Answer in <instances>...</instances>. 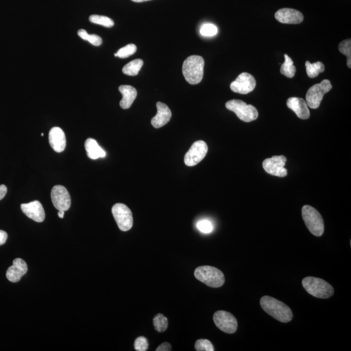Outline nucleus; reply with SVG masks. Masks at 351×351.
<instances>
[{
  "mask_svg": "<svg viewBox=\"0 0 351 351\" xmlns=\"http://www.w3.org/2000/svg\"><path fill=\"white\" fill-rule=\"evenodd\" d=\"M52 203L57 210L66 211L71 206V198L68 190L63 185H56L52 189Z\"/></svg>",
  "mask_w": 351,
  "mask_h": 351,
  "instance_id": "f8f14e48",
  "label": "nucleus"
},
{
  "mask_svg": "<svg viewBox=\"0 0 351 351\" xmlns=\"http://www.w3.org/2000/svg\"><path fill=\"white\" fill-rule=\"evenodd\" d=\"M120 93L123 95V99L120 102V106L124 110H127L132 106L137 96L136 88L131 86H121L119 87Z\"/></svg>",
  "mask_w": 351,
  "mask_h": 351,
  "instance_id": "aec40b11",
  "label": "nucleus"
},
{
  "mask_svg": "<svg viewBox=\"0 0 351 351\" xmlns=\"http://www.w3.org/2000/svg\"><path fill=\"white\" fill-rule=\"evenodd\" d=\"M332 89V84L328 80H324L320 84L311 87L306 93L307 105L311 109H317L323 99L324 95Z\"/></svg>",
  "mask_w": 351,
  "mask_h": 351,
  "instance_id": "0eeeda50",
  "label": "nucleus"
},
{
  "mask_svg": "<svg viewBox=\"0 0 351 351\" xmlns=\"http://www.w3.org/2000/svg\"><path fill=\"white\" fill-rule=\"evenodd\" d=\"M23 212L37 222H42L45 219V211L43 205L39 201H33L28 204H21Z\"/></svg>",
  "mask_w": 351,
  "mask_h": 351,
  "instance_id": "2eb2a0df",
  "label": "nucleus"
},
{
  "mask_svg": "<svg viewBox=\"0 0 351 351\" xmlns=\"http://www.w3.org/2000/svg\"><path fill=\"white\" fill-rule=\"evenodd\" d=\"M153 323L155 329L159 332H165L168 328V324H169L167 318L161 313H158L155 316Z\"/></svg>",
  "mask_w": 351,
  "mask_h": 351,
  "instance_id": "bb28decb",
  "label": "nucleus"
},
{
  "mask_svg": "<svg viewBox=\"0 0 351 351\" xmlns=\"http://www.w3.org/2000/svg\"><path fill=\"white\" fill-rule=\"evenodd\" d=\"M213 321L217 328L222 332L234 333L237 331V320L234 315L226 311H217L213 317Z\"/></svg>",
  "mask_w": 351,
  "mask_h": 351,
  "instance_id": "1a4fd4ad",
  "label": "nucleus"
},
{
  "mask_svg": "<svg viewBox=\"0 0 351 351\" xmlns=\"http://www.w3.org/2000/svg\"><path fill=\"white\" fill-rule=\"evenodd\" d=\"M143 64V61L140 59L133 60L123 67V73L128 76H137L141 71Z\"/></svg>",
  "mask_w": 351,
  "mask_h": 351,
  "instance_id": "4be33fe9",
  "label": "nucleus"
},
{
  "mask_svg": "<svg viewBox=\"0 0 351 351\" xmlns=\"http://www.w3.org/2000/svg\"><path fill=\"white\" fill-rule=\"evenodd\" d=\"M157 115L152 119L151 124L155 128H160L166 125L171 121L172 112L169 107L162 102L156 104Z\"/></svg>",
  "mask_w": 351,
  "mask_h": 351,
  "instance_id": "6ab92c4d",
  "label": "nucleus"
},
{
  "mask_svg": "<svg viewBox=\"0 0 351 351\" xmlns=\"http://www.w3.org/2000/svg\"><path fill=\"white\" fill-rule=\"evenodd\" d=\"M204 60L201 56H191L183 63L182 73L185 80L191 85L201 82L204 76Z\"/></svg>",
  "mask_w": 351,
  "mask_h": 351,
  "instance_id": "f03ea898",
  "label": "nucleus"
},
{
  "mask_svg": "<svg viewBox=\"0 0 351 351\" xmlns=\"http://www.w3.org/2000/svg\"><path fill=\"white\" fill-rule=\"evenodd\" d=\"M306 68L307 75L310 78L317 77L320 73H323L324 71V65L323 63L320 62L314 63L306 62Z\"/></svg>",
  "mask_w": 351,
  "mask_h": 351,
  "instance_id": "b1692460",
  "label": "nucleus"
},
{
  "mask_svg": "<svg viewBox=\"0 0 351 351\" xmlns=\"http://www.w3.org/2000/svg\"><path fill=\"white\" fill-rule=\"evenodd\" d=\"M339 51L346 56L347 58L346 64H347L348 68H351V40L350 39L340 43Z\"/></svg>",
  "mask_w": 351,
  "mask_h": 351,
  "instance_id": "cd10ccee",
  "label": "nucleus"
},
{
  "mask_svg": "<svg viewBox=\"0 0 351 351\" xmlns=\"http://www.w3.org/2000/svg\"><path fill=\"white\" fill-rule=\"evenodd\" d=\"M226 108L236 114L242 121L250 123L258 119V111L254 106L248 105L240 100H232L226 102Z\"/></svg>",
  "mask_w": 351,
  "mask_h": 351,
  "instance_id": "423d86ee",
  "label": "nucleus"
},
{
  "mask_svg": "<svg viewBox=\"0 0 351 351\" xmlns=\"http://www.w3.org/2000/svg\"><path fill=\"white\" fill-rule=\"evenodd\" d=\"M87 156L91 160H97L99 158H104L106 156V152L97 143L95 139H87L85 143Z\"/></svg>",
  "mask_w": 351,
  "mask_h": 351,
  "instance_id": "412c9836",
  "label": "nucleus"
},
{
  "mask_svg": "<svg viewBox=\"0 0 351 351\" xmlns=\"http://www.w3.org/2000/svg\"><path fill=\"white\" fill-rule=\"evenodd\" d=\"M194 274L197 280L213 288L221 287L225 282L222 272L212 266H200L195 269Z\"/></svg>",
  "mask_w": 351,
  "mask_h": 351,
  "instance_id": "20e7f679",
  "label": "nucleus"
},
{
  "mask_svg": "<svg viewBox=\"0 0 351 351\" xmlns=\"http://www.w3.org/2000/svg\"><path fill=\"white\" fill-rule=\"evenodd\" d=\"M136 46L134 44H130V45H126V47L119 50V51L115 54V56L119 57V58L125 59L132 56L133 54L136 53Z\"/></svg>",
  "mask_w": 351,
  "mask_h": 351,
  "instance_id": "c85d7f7f",
  "label": "nucleus"
},
{
  "mask_svg": "<svg viewBox=\"0 0 351 351\" xmlns=\"http://www.w3.org/2000/svg\"><path fill=\"white\" fill-rule=\"evenodd\" d=\"M8 235L5 231L0 230V245H4L8 239Z\"/></svg>",
  "mask_w": 351,
  "mask_h": 351,
  "instance_id": "f704fd0d",
  "label": "nucleus"
},
{
  "mask_svg": "<svg viewBox=\"0 0 351 351\" xmlns=\"http://www.w3.org/2000/svg\"><path fill=\"white\" fill-rule=\"evenodd\" d=\"M287 158L283 156H274L271 158L265 159L263 162V169L266 173L278 177H285L287 175V170L285 165Z\"/></svg>",
  "mask_w": 351,
  "mask_h": 351,
  "instance_id": "9b49d317",
  "label": "nucleus"
},
{
  "mask_svg": "<svg viewBox=\"0 0 351 351\" xmlns=\"http://www.w3.org/2000/svg\"><path fill=\"white\" fill-rule=\"evenodd\" d=\"M200 33L202 36L213 37L217 34L218 28L217 26L212 25V24H204L200 28Z\"/></svg>",
  "mask_w": 351,
  "mask_h": 351,
  "instance_id": "c756f323",
  "label": "nucleus"
},
{
  "mask_svg": "<svg viewBox=\"0 0 351 351\" xmlns=\"http://www.w3.org/2000/svg\"><path fill=\"white\" fill-rule=\"evenodd\" d=\"M302 284L309 295L316 298H328L334 293L332 285L321 278L308 276L303 279Z\"/></svg>",
  "mask_w": 351,
  "mask_h": 351,
  "instance_id": "7ed1b4c3",
  "label": "nucleus"
},
{
  "mask_svg": "<svg viewBox=\"0 0 351 351\" xmlns=\"http://www.w3.org/2000/svg\"><path fill=\"white\" fill-rule=\"evenodd\" d=\"M8 192V188L5 185H0V200L3 199Z\"/></svg>",
  "mask_w": 351,
  "mask_h": 351,
  "instance_id": "c9c22d12",
  "label": "nucleus"
},
{
  "mask_svg": "<svg viewBox=\"0 0 351 351\" xmlns=\"http://www.w3.org/2000/svg\"><path fill=\"white\" fill-rule=\"evenodd\" d=\"M132 1L136 2V3H141V2L151 1V0H132Z\"/></svg>",
  "mask_w": 351,
  "mask_h": 351,
  "instance_id": "4c0bfd02",
  "label": "nucleus"
},
{
  "mask_svg": "<svg viewBox=\"0 0 351 351\" xmlns=\"http://www.w3.org/2000/svg\"><path fill=\"white\" fill-rule=\"evenodd\" d=\"M65 212V211H62V210L59 211V212H58L59 217L61 218V219H63V218L64 217Z\"/></svg>",
  "mask_w": 351,
  "mask_h": 351,
  "instance_id": "e433bc0d",
  "label": "nucleus"
},
{
  "mask_svg": "<svg viewBox=\"0 0 351 351\" xmlns=\"http://www.w3.org/2000/svg\"><path fill=\"white\" fill-rule=\"evenodd\" d=\"M78 36L85 41H88L91 45L99 47L102 44L101 37L97 35H89L86 30L81 29L78 32Z\"/></svg>",
  "mask_w": 351,
  "mask_h": 351,
  "instance_id": "a878e982",
  "label": "nucleus"
},
{
  "mask_svg": "<svg viewBox=\"0 0 351 351\" xmlns=\"http://www.w3.org/2000/svg\"><path fill=\"white\" fill-rule=\"evenodd\" d=\"M44 136V134H43V133H42V134H41V136Z\"/></svg>",
  "mask_w": 351,
  "mask_h": 351,
  "instance_id": "58836bf2",
  "label": "nucleus"
},
{
  "mask_svg": "<svg viewBox=\"0 0 351 351\" xmlns=\"http://www.w3.org/2000/svg\"><path fill=\"white\" fill-rule=\"evenodd\" d=\"M302 216L303 221L311 234L317 237L323 234L324 221L319 211L309 205H305L302 208Z\"/></svg>",
  "mask_w": 351,
  "mask_h": 351,
  "instance_id": "39448f33",
  "label": "nucleus"
},
{
  "mask_svg": "<svg viewBox=\"0 0 351 351\" xmlns=\"http://www.w3.org/2000/svg\"><path fill=\"white\" fill-rule=\"evenodd\" d=\"M172 350V346L171 344L167 343V342H165L163 343L156 348V351H170Z\"/></svg>",
  "mask_w": 351,
  "mask_h": 351,
  "instance_id": "72a5a7b5",
  "label": "nucleus"
},
{
  "mask_svg": "<svg viewBox=\"0 0 351 351\" xmlns=\"http://www.w3.org/2000/svg\"><path fill=\"white\" fill-rule=\"evenodd\" d=\"M286 104L290 110L293 111L299 119L306 120L309 119L310 116L308 106L304 99L291 97L287 99Z\"/></svg>",
  "mask_w": 351,
  "mask_h": 351,
  "instance_id": "a211bd4d",
  "label": "nucleus"
},
{
  "mask_svg": "<svg viewBox=\"0 0 351 351\" xmlns=\"http://www.w3.org/2000/svg\"><path fill=\"white\" fill-rule=\"evenodd\" d=\"M112 213L120 230L123 232H127L132 228L134 224L132 213L125 204H115L112 208Z\"/></svg>",
  "mask_w": 351,
  "mask_h": 351,
  "instance_id": "6e6552de",
  "label": "nucleus"
},
{
  "mask_svg": "<svg viewBox=\"0 0 351 351\" xmlns=\"http://www.w3.org/2000/svg\"><path fill=\"white\" fill-rule=\"evenodd\" d=\"M208 147L203 141H196L192 145L190 149L185 154V164L188 167L197 165L206 157L208 153Z\"/></svg>",
  "mask_w": 351,
  "mask_h": 351,
  "instance_id": "9d476101",
  "label": "nucleus"
},
{
  "mask_svg": "<svg viewBox=\"0 0 351 351\" xmlns=\"http://www.w3.org/2000/svg\"><path fill=\"white\" fill-rule=\"evenodd\" d=\"M274 17L280 23L287 25H298L304 21L301 13L290 8L281 9L275 13Z\"/></svg>",
  "mask_w": 351,
  "mask_h": 351,
  "instance_id": "4468645a",
  "label": "nucleus"
},
{
  "mask_svg": "<svg viewBox=\"0 0 351 351\" xmlns=\"http://www.w3.org/2000/svg\"><path fill=\"white\" fill-rule=\"evenodd\" d=\"M198 230L204 234H210L213 230V224L209 220L203 219L198 221L197 224Z\"/></svg>",
  "mask_w": 351,
  "mask_h": 351,
  "instance_id": "2f4dec72",
  "label": "nucleus"
},
{
  "mask_svg": "<svg viewBox=\"0 0 351 351\" xmlns=\"http://www.w3.org/2000/svg\"><path fill=\"white\" fill-rule=\"evenodd\" d=\"M149 343L145 337L140 336L137 337L135 341L134 347L135 349L137 351H146L148 348Z\"/></svg>",
  "mask_w": 351,
  "mask_h": 351,
  "instance_id": "473e14b6",
  "label": "nucleus"
},
{
  "mask_svg": "<svg viewBox=\"0 0 351 351\" xmlns=\"http://www.w3.org/2000/svg\"><path fill=\"white\" fill-rule=\"evenodd\" d=\"M256 86V80L251 74L243 73L239 74L236 80L230 84L233 92L246 95L254 91Z\"/></svg>",
  "mask_w": 351,
  "mask_h": 351,
  "instance_id": "ddd939ff",
  "label": "nucleus"
},
{
  "mask_svg": "<svg viewBox=\"0 0 351 351\" xmlns=\"http://www.w3.org/2000/svg\"><path fill=\"white\" fill-rule=\"evenodd\" d=\"M89 21L95 25H101L106 28H112L114 26V22L112 19L108 17L100 16V15H93L89 17Z\"/></svg>",
  "mask_w": 351,
  "mask_h": 351,
  "instance_id": "393cba45",
  "label": "nucleus"
},
{
  "mask_svg": "<svg viewBox=\"0 0 351 351\" xmlns=\"http://www.w3.org/2000/svg\"><path fill=\"white\" fill-rule=\"evenodd\" d=\"M27 272L28 265L26 261L21 258H16L13 261V265L7 271L6 277L10 282H18Z\"/></svg>",
  "mask_w": 351,
  "mask_h": 351,
  "instance_id": "dca6fc26",
  "label": "nucleus"
},
{
  "mask_svg": "<svg viewBox=\"0 0 351 351\" xmlns=\"http://www.w3.org/2000/svg\"><path fill=\"white\" fill-rule=\"evenodd\" d=\"M259 303L266 313L278 321L285 323L293 319V312L289 307L272 296H263Z\"/></svg>",
  "mask_w": 351,
  "mask_h": 351,
  "instance_id": "f257e3e1",
  "label": "nucleus"
},
{
  "mask_svg": "<svg viewBox=\"0 0 351 351\" xmlns=\"http://www.w3.org/2000/svg\"><path fill=\"white\" fill-rule=\"evenodd\" d=\"M284 58L285 62L281 66L280 73L287 78H293L296 73V68L294 66L293 60L287 54H285Z\"/></svg>",
  "mask_w": 351,
  "mask_h": 351,
  "instance_id": "5701e85b",
  "label": "nucleus"
},
{
  "mask_svg": "<svg viewBox=\"0 0 351 351\" xmlns=\"http://www.w3.org/2000/svg\"><path fill=\"white\" fill-rule=\"evenodd\" d=\"M195 350L197 351H214L213 344L210 340L200 339L196 341Z\"/></svg>",
  "mask_w": 351,
  "mask_h": 351,
  "instance_id": "7c9ffc66",
  "label": "nucleus"
},
{
  "mask_svg": "<svg viewBox=\"0 0 351 351\" xmlns=\"http://www.w3.org/2000/svg\"><path fill=\"white\" fill-rule=\"evenodd\" d=\"M49 143L54 151L60 153L66 148V136L62 128H52L49 132Z\"/></svg>",
  "mask_w": 351,
  "mask_h": 351,
  "instance_id": "f3484780",
  "label": "nucleus"
}]
</instances>
